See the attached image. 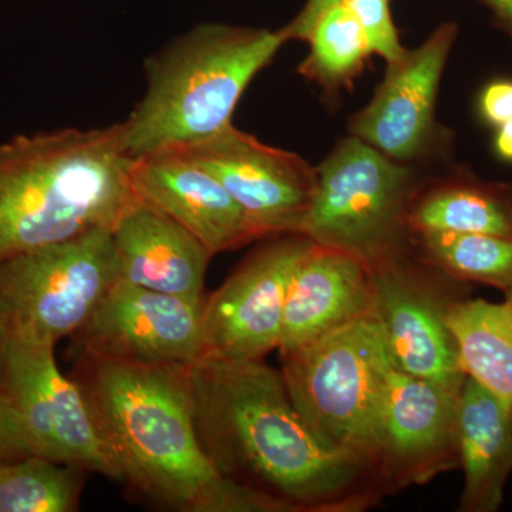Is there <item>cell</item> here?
I'll list each match as a JSON object with an SVG mask.
<instances>
[{
    "instance_id": "cell-3",
    "label": "cell",
    "mask_w": 512,
    "mask_h": 512,
    "mask_svg": "<svg viewBox=\"0 0 512 512\" xmlns=\"http://www.w3.org/2000/svg\"><path fill=\"white\" fill-rule=\"evenodd\" d=\"M123 124L63 128L0 144V262L113 229L140 198Z\"/></svg>"
},
{
    "instance_id": "cell-14",
    "label": "cell",
    "mask_w": 512,
    "mask_h": 512,
    "mask_svg": "<svg viewBox=\"0 0 512 512\" xmlns=\"http://www.w3.org/2000/svg\"><path fill=\"white\" fill-rule=\"evenodd\" d=\"M458 396L443 384L392 370L377 421L380 473L392 493L460 466Z\"/></svg>"
},
{
    "instance_id": "cell-21",
    "label": "cell",
    "mask_w": 512,
    "mask_h": 512,
    "mask_svg": "<svg viewBox=\"0 0 512 512\" xmlns=\"http://www.w3.org/2000/svg\"><path fill=\"white\" fill-rule=\"evenodd\" d=\"M420 261L458 282H477L505 292L512 285V238L476 232L412 235Z\"/></svg>"
},
{
    "instance_id": "cell-24",
    "label": "cell",
    "mask_w": 512,
    "mask_h": 512,
    "mask_svg": "<svg viewBox=\"0 0 512 512\" xmlns=\"http://www.w3.org/2000/svg\"><path fill=\"white\" fill-rule=\"evenodd\" d=\"M350 10L363 35L370 53L386 60L399 59L406 52L400 42L399 32L394 26L390 0H342Z\"/></svg>"
},
{
    "instance_id": "cell-30",
    "label": "cell",
    "mask_w": 512,
    "mask_h": 512,
    "mask_svg": "<svg viewBox=\"0 0 512 512\" xmlns=\"http://www.w3.org/2000/svg\"><path fill=\"white\" fill-rule=\"evenodd\" d=\"M9 336L5 328L0 325V390L5 383L6 363H8Z\"/></svg>"
},
{
    "instance_id": "cell-20",
    "label": "cell",
    "mask_w": 512,
    "mask_h": 512,
    "mask_svg": "<svg viewBox=\"0 0 512 512\" xmlns=\"http://www.w3.org/2000/svg\"><path fill=\"white\" fill-rule=\"evenodd\" d=\"M464 375L512 410V312L505 302L456 299L447 312Z\"/></svg>"
},
{
    "instance_id": "cell-11",
    "label": "cell",
    "mask_w": 512,
    "mask_h": 512,
    "mask_svg": "<svg viewBox=\"0 0 512 512\" xmlns=\"http://www.w3.org/2000/svg\"><path fill=\"white\" fill-rule=\"evenodd\" d=\"M373 315L379 320L394 369L460 392L466 375L448 328V298L433 266L416 264L410 254L370 266Z\"/></svg>"
},
{
    "instance_id": "cell-6",
    "label": "cell",
    "mask_w": 512,
    "mask_h": 512,
    "mask_svg": "<svg viewBox=\"0 0 512 512\" xmlns=\"http://www.w3.org/2000/svg\"><path fill=\"white\" fill-rule=\"evenodd\" d=\"M410 164L350 134L316 167L302 234L359 256L369 266L410 254L409 210L419 190Z\"/></svg>"
},
{
    "instance_id": "cell-18",
    "label": "cell",
    "mask_w": 512,
    "mask_h": 512,
    "mask_svg": "<svg viewBox=\"0 0 512 512\" xmlns=\"http://www.w3.org/2000/svg\"><path fill=\"white\" fill-rule=\"evenodd\" d=\"M457 439L464 473L458 511H497L512 473L511 407L467 376L458 396Z\"/></svg>"
},
{
    "instance_id": "cell-25",
    "label": "cell",
    "mask_w": 512,
    "mask_h": 512,
    "mask_svg": "<svg viewBox=\"0 0 512 512\" xmlns=\"http://www.w3.org/2000/svg\"><path fill=\"white\" fill-rule=\"evenodd\" d=\"M480 113L497 128L512 120V80H497L485 87L480 97Z\"/></svg>"
},
{
    "instance_id": "cell-9",
    "label": "cell",
    "mask_w": 512,
    "mask_h": 512,
    "mask_svg": "<svg viewBox=\"0 0 512 512\" xmlns=\"http://www.w3.org/2000/svg\"><path fill=\"white\" fill-rule=\"evenodd\" d=\"M202 305V356L264 360L279 349L293 271L312 239L286 234L262 239Z\"/></svg>"
},
{
    "instance_id": "cell-16",
    "label": "cell",
    "mask_w": 512,
    "mask_h": 512,
    "mask_svg": "<svg viewBox=\"0 0 512 512\" xmlns=\"http://www.w3.org/2000/svg\"><path fill=\"white\" fill-rule=\"evenodd\" d=\"M372 312L370 266L359 256L312 242L289 282L278 350L313 342Z\"/></svg>"
},
{
    "instance_id": "cell-27",
    "label": "cell",
    "mask_w": 512,
    "mask_h": 512,
    "mask_svg": "<svg viewBox=\"0 0 512 512\" xmlns=\"http://www.w3.org/2000/svg\"><path fill=\"white\" fill-rule=\"evenodd\" d=\"M342 0H306L305 6L291 23L284 26L289 40H305L319 16Z\"/></svg>"
},
{
    "instance_id": "cell-29",
    "label": "cell",
    "mask_w": 512,
    "mask_h": 512,
    "mask_svg": "<svg viewBox=\"0 0 512 512\" xmlns=\"http://www.w3.org/2000/svg\"><path fill=\"white\" fill-rule=\"evenodd\" d=\"M494 147L503 160L512 161V120L498 127Z\"/></svg>"
},
{
    "instance_id": "cell-4",
    "label": "cell",
    "mask_w": 512,
    "mask_h": 512,
    "mask_svg": "<svg viewBox=\"0 0 512 512\" xmlns=\"http://www.w3.org/2000/svg\"><path fill=\"white\" fill-rule=\"evenodd\" d=\"M286 42L285 28L227 23H202L171 40L146 60V92L121 123L128 154L192 146L231 126L245 90Z\"/></svg>"
},
{
    "instance_id": "cell-13",
    "label": "cell",
    "mask_w": 512,
    "mask_h": 512,
    "mask_svg": "<svg viewBox=\"0 0 512 512\" xmlns=\"http://www.w3.org/2000/svg\"><path fill=\"white\" fill-rule=\"evenodd\" d=\"M457 30L444 23L423 45L387 63L372 100L350 117V134L399 163L429 156L439 143L437 97Z\"/></svg>"
},
{
    "instance_id": "cell-5",
    "label": "cell",
    "mask_w": 512,
    "mask_h": 512,
    "mask_svg": "<svg viewBox=\"0 0 512 512\" xmlns=\"http://www.w3.org/2000/svg\"><path fill=\"white\" fill-rule=\"evenodd\" d=\"M279 356L289 397L318 439L380 473L377 421L394 366L373 312Z\"/></svg>"
},
{
    "instance_id": "cell-7",
    "label": "cell",
    "mask_w": 512,
    "mask_h": 512,
    "mask_svg": "<svg viewBox=\"0 0 512 512\" xmlns=\"http://www.w3.org/2000/svg\"><path fill=\"white\" fill-rule=\"evenodd\" d=\"M117 281L111 229L0 262V325L9 339L56 343L79 332Z\"/></svg>"
},
{
    "instance_id": "cell-17",
    "label": "cell",
    "mask_w": 512,
    "mask_h": 512,
    "mask_svg": "<svg viewBox=\"0 0 512 512\" xmlns=\"http://www.w3.org/2000/svg\"><path fill=\"white\" fill-rule=\"evenodd\" d=\"M117 279L151 291L205 299L210 249L153 205L138 200L111 229Z\"/></svg>"
},
{
    "instance_id": "cell-1",
    "label": "cell",
    "mask_w": 512,
    "mask_h": 512,
    "mask_svg": "<svg viewBox=\"0 0 512 512\" xmlns=\"http://www.w3.org/2000/svg\"><path fill=\"white\" fill-rule=\"evenodd\" d=\"M188 384L202 450L266 512H360L392 494L376 468L318 439L264 360L201 356Z\"/></svg>"
},
{
    "instance_id": "cell-2",
    "label": "cell",
    "mask_w": 512,
    "mask_h": 512,
    "mask_svg": "<svg viewBox=\"0 0 512 512\" xmlns=\"http://www.w3.org/2000/svg\"><path fill=\"white\" fill-rule=\"evenodd\" d=\"M188 366H140L76 353L72 379L97 436L134 494L177 512H266L202 450Z\"/></svg>"
},
{
    "instance_id": "cell-10",
    "label": "cell",
    "mask_w": 512,
    "mask_h": 512,
    "mask_svg": "<svg viewBox=\"0 0 512 512\" xmlns=\"http://www.w3.org/2000/svg\"><path fill=\"white\" fill-rule=\"evenodd\" d=\"M184 151L248 215L261 239L302 234L316 190V167L298 154L261 143L234 124Z\"/></svg>"
},
{
    "instance_id": "cell-8",
    "label": "cell",
    "mask_w": 512,
    "mask_h": 512,
    "mask_svg": "<svg viewBox=\"0 0 512 512\" xmlns=\"http://www.w3.org/2000/svg\"><path fill=\"white\" fill-rule=\"evenodd\" d=\"M55 343L9 339L2 396L36 456L120 481L101 446L82 390L60 372Z\"/></svg>"
},
{
    "instance_id": "cell-15",
    "label": "cell",
    "mask_w": 512,
    "mask_h": 512,
    "mask_svg": "<svg viewBox=\"0 0 512 512\" xmlns=\"http://www.w3.org/2000/svg\"><path fill=\"white\" fill-rule=\"evenodd\" d=\"M137 197L191 232L212 254L258 241V231L217 178L178 148L134 158Z\"/></svg>"
},
{
    "instance_id": "cell-19",
    "label": "cell",
    "mask_w": 512,
    "mask_h": 512,
    "mask_svg": "<svg viewBox=\"0 0 512 512\" xmlns=\"http://www.w3.org/2000/svg\"><path fill=\"white\" fill-rule=\"evenodd\" d=\"M409 228L421 232H476L512 238V185L456 175L421 188L409 210Z\"/></svg>"
},
{
    "instance_id": "cell-12",
    "label": "cell",
    "mask_w": 512,
    "mask_h": 512,
    "mask_svg": "<svg viewBox=\"0 0 512 512\" xmlns=\"http://www.w3.org/2000/svg\"><path fill=\"white\" fill-rule=\"evenodd\" d=\"M204 299L117 279L72 338L76 353L140 366L191 365L202 356Z\"/></svg>"
},
{
    "instance_id": "cell-23",
    "label": "cell",
    "mask_w": 512,
    "mask_h": 512,
    "mask_svg": "<svg viewBox=\"0 0 512 512\" xmlns=\"http://www.w3.org/2000/svg\"><path fill=\"white\" fill-rule=\"evenodd\" d=\"M83 468L26 456L0 464V512L79 510Z\"/></svg>"
},
{
    "instance_id": "cell-22",
    "label": "cell",
    "mask_w": 512,
    "mask_h": 512,
    "mask_svg": "<svg viewBox=\"0 0 512 512\" xmlns=\"http://www.w3.org/2000/svg\"><path fill=\"white\" fill-rule=\"evenodd\" d=\"M305 42L309 43V53L299 66V74L328 93L355 82L372 55L359 23L343 2L319 16Z\"/></svg>"
},
{
    "instance_id": "cell-31",
    "label": "cell",
    "mask_w": 512,
    "mask_h": 512,
    "mask_svg": "<svg viewBox=\"0 0 512 512\" xmlns=\"http://www.w3.org/2000/svg\"><path fill=\"white\" fill-rule=\"evenodd\" d=\"M505 305L508 306V308H510V311L512 312V285L510 286V288L507 289V291H505Z\"/></svg>"
},
{
    "instance_id": "cell-26",
    "label": "cell",
    "mask_w": 512,
    "mask_h": 512,
    "mask_svg": "<svg viewBox=\"0 0 512 512\" xmlns=\"http://www.w3.org/2000/svg\"><path fill=\"white\" fill-rule=\"evenodd\" d=\"M32 456L15 413L0 393V464Z\"/></svg>"
},
{
    "instance_id": "cell-32",
    "label": "cell",
    "mask_w": 512,
    "mask_h": 512,
    "mask_svg": "<svg viewBox=\"0 0 512 512\" xmlns=\"http://www.w3.org/2000/svg\"><path fill=\"white\" fill-rule=\"evenodd\" d=\"M511 419H512V410H511Z\"/></svg>"
},
{
    "instance_id": "cell-28",
    "label": "cell",
    "mask_w": 512,
    "mask_h": 512,
    "mask_svg": "<svg viewBox=\"0 0 512 512\" xmlns=\"http://www.w3.org/2000/svg\"><path fill=\"white\" fill-rule=\"evenodd\" d=\"M483 2L493 10L495 18L512 37V0H483Z\"/></svg>"
}]
</instances>
